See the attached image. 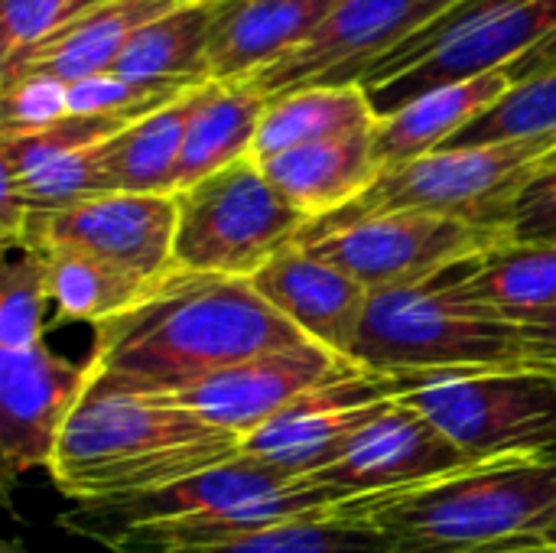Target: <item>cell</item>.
<instances>
[{
    "label": "cell",
    "mask_w": 556,
    "mask_h": 553,
    "mask_svg": "<svg viewBox=\"0 0 556 553\" xmlns=\"http://www.w3.org/2000/svg\"><path fill=\"white\" fill-rule=\"evenodd\" d=\"M306 342L251 280L169 271L121 316L94 326L88 391L173 398L205 375Z\"/></svg>",
    "instance_id": "obj_1"
},
{
    "label": "cell",
    "mask_w": 556,
    "mask_h": 553,
    "mask_svg": "<svg viewBox=\"0 0 556 553\" xmlns=\"http://www.w3.org/2000/svg\"><path fill=\"white\" fill-rule=\"evenodd\" d=\"M238 453V437L173 398L85 391L49 479L75 505H101L205 473Z\"/></svg>",
    "instance_id": "obj_2"
},
{
    "label": "cell",
    "mask_w": 556,
    "mask_h": 553,
    "mask_svg": "<svg viewBox=\"0 0 556 553\" xmlns=\"http://www.w3.org/2000/svg\"><path fill=\"white\" fill-rule=\"evenodd\" d=\"M394 553H502L538 548L556 521V453L466 466L430 486L345 505Z\"/></svg>",
    "instance_id": "obj_3"
},
{
    "label": "cell",
    "mask_w": 556,
    "mask_h": 553,
    "mask_svg": "<svg viewBox=\"0 0 556 553\" xmlns=\"http://www.w3.org/2000/svg\"><path fill=\"white\" fill-rule=\"evenodd\" d=\"M352 362L424 385L440 375L525 368V349L515 323L463 306L427 284L371 293Z\"/></svg>",
    "instance_id": "obj_4"
},
{
    "label": "cell",
    "mask_w": 556,
    "mask_h": 553,
    "mask_svg": "<svg viewBox=\"0 0 556 553\" xmlns=\"http://www.w3.org/2000/svg\"><path fill=\"white\" fill-rule=\"evenodd\" d=\"M556 153V137L518 140L495 147L437 150L394 169H381L368 192L336 215L306 225L296 244H309L336 228L355 225L371 215L424 212L459 218L469 225L495 228L505 235L508 209L525 183Z\"/></svg>",
    "instance_id": "obj_5"
},
{
    "label": "cell",
    "mask_w": 556,
    "mask_h": 553,
    "mask_svg": "<svg viewBox=\"0 0 556 553\" xmlns=\"http://www.w3.org/2000/svg\"><path fill=\"white\" fill-rule=\"evenodd\" d=\"M309 218L264 176L254 156L176 192L173 267L251 280L270 257L293 248Z\"/></svg>",
    "instance_id": "obj_6"
},
{
    "label": "cell",
    "mask_w": 556,
    "mask_h": 553,
    "mask_svg": "<svg viewBox=\"0 0 556 553\" xmlns=\"http://www.w3.org/2000/svg\"><path fill=\"white\" fill-rule=\"evenodd\" d=\"M469 466L556 453V375L469 372L440 375L404 394Z\"/></svg>",
    "instance_id": "obj_7"
},
{
    "label": "cell",
    "mask_w": 556,
    "mask_h": 553,
    "mask_svg": "<svg viewBox=\"0 0 556 553\" xmlns=\"http://www.w3.org/2000/svg\"><path fill=\"white\" fill-rule=\"evenodd\" d=\"M505 235L459 218L391 212L336 228L303 248L349 274L368 293L427 287L453 264L492 248Z\"/></svg>",
    "instance_id": "obj_8"
},
{
    "label": "cell",
    "mask_w": 556,
    "mask_h": 553,
    "mask_svg": "<svg viewBox=\"0 0 556 553\" xmlns=\"http://www.w3.org/2000/svg\"><path fill=\"white\" fill-rule=\"evenodd\" d=\"M176 196L101 192L59 212H26L13 248L78 251L143 284L173 271Z\"/></svg>",
    "instance_id": "obj_9"
},
{
    "label": "cell",
    "mask_w": 556,
    "mask_h": 553,
    "mask_svg": "<svg viewBox=\"0 0 556 553\" xmlns=\"http://www.w3.org/2000/svg\"><path fill=\"white\" fill-rule=\"evenodd\" d=\"M417 385L420 378L352 368L349 375L306 391L283 414H277L270 424L241 440V453L287 476L306 479L345 456V450L362 437V430H368L391 404H397Z\"/></svg>",
    "instance_id": "obj_10"
},
{
    "label": "cell",
    "mask_w": 556,
    "mask_h": 553,
    "mask_svg": "<svg viewBox=\"0 0 556 553\" xmlns=\"http://www.w3.org/2000/svg\"><path fill=\"white\" fill-rule=\"evenodd\" d=\"M453 3L456 0H342L303 46L238 85L264 98L313 85H358L381 55L407 42Z\"/></svg>",
    "instance_id": "obj_11"
},
{
    "label": "cell",
    "mask_w": 556,
    "mask_h": 553,
    "mask_svg": "<svg viewBox=\"0 0 556 553\" xmlns=\"http://www.w3.org/2000/svg\"><path fill=\"white\" fill-rule=\"evenodd\" d=\"M352 368L358 365L306 339L287 349L235 362L215 375H205L195 385L173 394V401L199 414L215 430L248 440L254 430L270 424L306 391L336 381Z\"/></svg>",
    "instance_id": "obj_12"
},
{
    "label": "cell",
    "mask_w": 556,
    "mask_h": 553,
    "mask_svg": "<svg viewBox=\"0 0 556 553\" xmlns=\"http://www.w3.org/2000/svg\"><path fill=\"white\" fill-rule=\"evenodd\" d=\"M88 381V359L68 362L46 342L0 352V460L7 486L29 469H52L59 440Z\"/></svg>",
    "instance_id": "obj_13"
},
{
    "label": "cell",
    "mask_w": 556,
    "mask_h": 553,
    "mask_svg": "<svg viewBox=\"0 0 556 553\" xmlns=\"http://www.w3.org/2000/svg\"><path fill=\"white\" fill-rule=\"evenodd\" d=\"M466 456L404 398L391 404L362 437L323 473L316 486L332 492L339 505L401 495L466 469Z\"/></svg>",
    "instance_id": "obj_14"
},
{
    "label": "cell",
    "mask_w": 556,
    "mask_h": 553,
    "mask_svg": "<svg viewBox=\"0 0 556 553\" xmlns=\"http://www.w3.org/2000/svg\"><path fill=\"white\" fill-rule=\"evenodd\" d=\"M290 482H296V476H287L248 453H238L205 473L186 476L179 482H169V486L130 495V499L78 505L75 512H65L59 525L72 535L101 541L114 551L117 544H124L127 538L140 531L199 518V515H215L241 502L270 495Z\"/></svg>",
    "instance_id": "obj_15"
},
{
    "label": "cell",
    "mask_w": 556,
    "mask_h": 553,
    "mask_svg": "<svg viewBox=\"0 0 556 553\" xmlns=\"http://www.w3.org/2000/svg\"><path fill=\"white\" fill-rule=\"evenodd\" d=\"M251 287L309 342L352 362L371 293L349 274L326 264L309 248L293 244L270 257L251 277Z\"/></svg>",
    "instance_id": "obj_16"
},
{
    "label": "cell",
    "mask_w": 556,
    "mask_h": 553,
    "mask_svg": "<svg viewBox=\"0 0 556 553\" xmlns=\"http://www.w3.org/2000/svg\"><path fill=\"white\" fill-rule=\"evenodd\" d=\"M554 33L556 0L525 3V7L479 26L459 39H453L450 46H443L440 52L424 59L410 72H404L378 88H368L375 114L384 117L433 88H446V85H459V81H469V78H479L489 72L511 68L518 59H525L531 49H538Z\"/></svg>",
    "instance_id": "obj_17"
},
{
    "label": "cell",
    "mask_w": 556,
    "mask_h": 553,
    "mask_svg": "<svg viewBox=\"0 0 556 553\" xmlns=\"http://www.w3.org/2000/svg\"><path fill=\"white\" fill-rule=\"evenodd\" d=\"M342 0H215L208 78L238 85L303 46Z\"/></svg>",
    "instance_id": "obj_18"
},
{
    "label": "cell",
    "mask_w": 556,
    "mask_h": 553,
    "mask_svg": "<svg viewBox=\"0 0 556 553\" xmlns=\"http://www.w3.org/2000/svg\"><path fill=\"white\" fill-rule=\"evenodd\" d=\"M173 7H179V0H104L68 26H62L59 33L46 36L42 42L23 49L13 59H3L0 88L29 75H46L75 85L81 78L111 72L130 36L140 26L166 16Z\"/></svg>",
    "instance_id": "obj_19"
},
{
    "label": "cell",
    "mask_w": 556,
    "mask_h": 553,
    "mask_svg": "<svg viewBox=\"0 0 556 553\" xmlns=\"http://www.w3.org/2000/svg\"><path fill=\"white\" fill-rule=\"evenodd\" d=\"M446 297L505 323H528L556 303V244L495 241L433 280Z\"/></svg>",
    "instance_id": "obj_20"
},
{
    "label": "cell",
    "mask_w": 556,
    "mask_h": 553,
    "mask_svg": "<svg viewBox=\"0 0 556 553\" xmlns=\"http://www.w3.org/2000/svg\"><path fill=\"white\" fill-rule=\"evenodd\" d=\"M371 130H355L277 153L270 160H261V169L270 186L309 222L336 215L362 192H368L371 183L381 176Z\"/></svg>",
    "instance_id": "obj_21"
},
{
    "label": "cell",
    "mask_w": 556,
    "mask_h": 553,
    "mask_svg": "<svg viewBox=\"0 0 556 553\" xmlns=\"http://www.w3.org/2000/svg\"><path fill=\"white\" fill-rule=\"evenodd\" d=\"M342 512L339 499L332 492H326L323 486H316L313 479H296L270 495L241 502L235 508L215 512V515H199V518H186V521H173V525H160L150 531H140L134 538H127L124 544H117V553H192L208 551V548H222L231 544L238 538L277 528V525H290V521H303V518H336Z\"/></svg>",
    "instance_id": "obj_22"
},
{
    "label": "cell",
    "mask_w": 556,
    "mask_h": 553,
    "mask_svg": "<svg viewBox=\"0 0 556 553\" xmlns=\"http://www.w3.org/2000/svg\"><path fill=\"white\" fill-rule=\"evenodd\" d=\"M511 85H515L511 75L502 68L459 85L433 88L407 101L404 108L378 117L371 130L378 166L394 169L443 150L463 127H469L482 111H489Z\"/></svg>",
    "instance_id": "obj_23"
},
{
    "label": "cell",
    "mask_w": 556,
    "mask_h": 553,
    "mask_svg": "<svg viewBox=\"0 0 556 553\" xmlns=\"http://www.w3.org/2000/svg\"><path fill=\"white\" fill-rule=\"evenodd\" d=\"M208 88L212 81L189 88L166 108L134 121L101 143V176L108 192L176 196V166L182 156L186 130Z\"/></svg>",
    "instance_id": "obj_24"
},
{
    "label": "cell",
    "mask_w": 556,
    "mask_h": 553,
    "mask_svg": "<svg viewBox=\"0 0 556 553\" xmlns=\"http://www.w3.org/2000/svg\"><path fill=\"white\" fill-rule=\"evenodd\" d=\"M378 124L375 104L362 85H313L280 98H270L251 156L270 160L277 153L371 130Z\"/></svg>",
    "instance_id": "obj_25"
},
{
    "label": "cell",
    "mask_w": 556,
    "mask_h": 553,
    "mask_svg": "<svg viewBox=\"0 0 556 553\" xmlns=\"http://www.w3.org/2000/svg\"><path fill=\"white\" fill-rule=\"evenodd\" d=\"M215 0H179L166 16L140 26L114 62V75L130 81L205 85Z\"/></svg>",
    "instance_id": "obj_26"
},
{
    "label": "cell",
    "mask_w": 556,
    "mask_h": 553,
    "mask_svg": "<svg viewBox=\"0 0 556 553\" xmlns=\"http://www.w3.org/2000/svg\"><path fill=\"white\" fill-rule=\"evenodd\" d=\"M267 104H270V98H264L244 85L212 81L205 101L199 104V111L186 130L182 156L176 166V192L248 160L254 150L257 127H261Z\"/></svg>",
    "instance_id": "obj_27"
},
{
    "label": "cell",
    "mask_w": 556,
    "mask_h": 553,
    "mask_svg": "<svg viewBox=\"0 0 556 553\" xmlns=\"http://www.w3.org/2000/svg\"><path fill=\"white\" fill-rule=\"evenodd\" d=\"M39 257L46 261L52 310L68 323L101 326L140 303L153 287L78 251H39Z\"/></svg>",
    "instance_id": "obj_28"
},
{
    "label": "cell",
    "mask_w": 556,
    "mask_h": 553,
    "mask_svg": "<svg viewBox=\"0 0 556 553\" xmlns=\"http://www.w3.org/2000/svg\"><path fill=\"white\" fill-rule=\"evenodd\" d=\"M544 137H556V68L515 81L489 111H482L469 127H463L446 147L463 150Z\"/></svg>",
    "instance_id": "obj_29"
},
{
    "label": "cell",
    "mask_w": 556,
    "mask_h": 553,
    "mask_svg": "<svg viewBox=\"0 0 556 553\" xmlns=\"http://www.w3.org/2000/svg\"><path fill=\"white\" fill-rule=\"evenodd\" d=\"M192 553H394V544L378 528L349 515H336L277 525L231 544Z\"/></svg>",
    "instance_id": "obj_30"
},
{
    "label": "cell",
    "mask_w": 556,
    "mask_h": 553,
    "mask_svg": "<svg viewBox=\"0 0 556 553\" xmlns=\"http://www.w3.org/2000/svg\"><path fill=\"white\" fill-rule=\"evenodd\" d=\"M134 121H140V117H130V114H101V117L68 114L59 124L42 127V130L0 134L3 179H23L26 173L39 169V166H46V163H52L59 156L98 147V143L111 140L114 134H121L124 127H130Z\"/></svg>",
    "instance_id": "obj_31"
},
{
    "label": "cell",
    "mask_w": 556,
    "mask_h": 553,
    "mask_svg": "<svg viewBox=\"0 0 556 553\" xmlns=\"http://www.w3.org/2000/svg\"><path fill=\"white\" fill-rule=\"evenodd\" d=\"M525 3H534V0H456L446 13H440L433 23H427L420 33H414L407 42H401L397 49H391L388 55H381L365 75H362V88H378L404 72H410L414 65H420L424 59H430L433 52H440L443 46H450L453 39L525 7Z\"/></svg>",
    "instance_id": "obj_32"
},
{
    "label": "cell",
    "mask_w": 556,
    "mask_h": 553,
    "mask_svg": "<svg viewBox=\"0 0 556 553\" xmlns=\"http://www.w3.org/2000/svg\"><path fill=\"white\" fill-rule=\"evenodd\" d=\"M49 297L46 261L33 251L3 261L0 280V352H23L42 342Z\"/></svg>",
    "instance_id": "obj_33"
},
{
    "label": "cell",
    "mask_w": 556,
    "mask_h": 553,
    "mask_svg": "<svg viewBox=\"0 0 556 553\" xmlns=\"http://www.w3.org/2000/svg\"><path fill=\"white\" fill-rule=\"evenodd\" d=\"M3 192H13L26 212H59L108 192L101 176V143L59 156L23 179H3Z\"/></svg>",
    "instance_id": "obj_34"
},
{
    "label": "cell",
    "mask_w": 556,
    "mask_h": 553,
    "mask_svg": "<svg viewBox=\"0 0 556 553\" xmlns=\"http://www.w3.org/2000/svg\"><path fill=\"white\" fill-rule=\"evenodd\" d=\"M104 0H3L0 7V62L59 33Z\"/></svg>",
    "instance_id": "obj_35"
},
{
    "label": "cell",
    "mask_w": 556,
    "mask_h": 553,
    "mask_svg": "<svg viewBox=\"0 0 556 553\" xmlns=\"http://www.w3.org/2000/svg\"><path fill=\"white\" fill-rule=\"evenodd\" d=\"M0 98H3L0 134H29L68 117V85L46 75L20 78L0 88Z\"/></svg>",
    "instance_id": "obj_36"
},
{
    "label": "cell",
    "mask_w": 556,
    "mask_h": 553,
    "mask_svg": "<svg viewBox=\"0 0 556 553\" xmlns=\"http://www.w3.org/2000/svg\"><path fill=\"white\" fill-rule=\"evenodd\" d=\"M505 238L525 244H556V156H551L515 196Z\"/></svg>",
    "instance_id": "obj_37"
},
{
    "label": "cell",
    "mask_w": 556,
    "mask_h": 553,
    "mask_svg": "<svg viewBox=\"0 0 556 553\" xmlns=\"http://www.w3.org/2000/svg\"><path fill=\"white\" fill-rule=\"evenodd\" d=\"M521 349H525V368L556 375V303L551 310L538 313L534 319L521 323Z\"/></svg>",
    "instance_id": "obj_38"
},
{
    "label": "cell",
    "mask_w": 556,
    "mask_h": 553,
    "mask_svg": "<svg viewBox=\"0 0 556 553\" xmlns=\"http://www.w3.org/2000/svg\"><path fill=\"white\" fill-rule=\"evenodd\" d=\"M556 68V33L551 39H544L538 49H531L525 59H518L511 68H505L511 75V81H525V78H534V75H544V72H554Z\"/></svg>",
    "instance_id": "obj_39"
},
{
    "label": "cell",
    "mask_w": 556,
    "mask_h": 553,
    "mask_svg": "<svg viewBox=\"0 0 556 553\" xmlns=\"http://www.w3.org/2000/svg\"><path fill=\"white\" fill-rule=\"evenodd\" d=\"M502 553H556V551L544 548V544H538V548H518V551H502Z\"/></svg>",
    "instance_id": "obj_40"
},
{
    "label": "cell",
    "mask_w": 556,
    "mask_h": 553,
    "mask_svg": "<svg viewBox=\"0 0 556 553\" xmlns=\"http://www.w3.org/2000/svg\"><path fill=\"white\" fill-rule=\"evenodd\" d=\"M541 544H544V548H551V551H556V521H554V528L544 535V541H541Z\"/></svg>",
    "instance_id": "obj_41"
},
{
    "label": "cell",
    "mask_w": 556,
    "mask_h": 553,
    "mask_svg": "<svg viewBox=\"0 0 556 553\" xmlns=\"http://www.w3.org/2000/svg\"><path fill=\"white\" fill-rule=\"evenodd\" d=\"M554 156H556V153H554Z\"/></svg>",
    "instance_id": "obj_42"
}]
</instances>
